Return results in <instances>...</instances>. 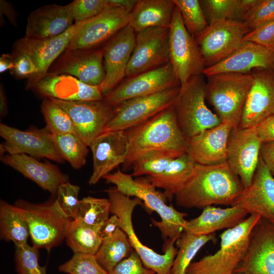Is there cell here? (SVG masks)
I'll list each match as a JSON object with an SVG mask.
<instances>
[{"label": "cell", "instance_id": "6da1fadb", "mask_svg": "<svg viewBox=\"0 0 274 274\" xmlns=\"http://www.w3.org/2000/svg\"><path fill=\"white\" fill-rule=\"evenodd\" d=\"M244 189L239 178L226 162L215 165L196 163L192 175L175 198L178 206L185 208L231 206Z\"/></svg>", "mask_w": 274, "mask_h": 274}, {"label": "cell", "instance_id": "7a4b0ae2", "mask_svg": "<svg viewBox=\"0 0 274 274\" xmlns=\"http://www.w3.org/2000/svg\"><path fill=\"white\" fill-rule=\"evenodd\" d=\"M124 133L128 153L122 166L126 170L137 158L150 151L186 153L187 139L178 125L173 105Z\"/></svg>", "mask_w": 274, "mask_h": 274}, {"label": "cell", "instance_id": "3957f363", "mask_svg": "<svg viewBox=\"0 0 274 274\" xmlns=\"http://www.w3.org/2000/svg\"><path fill=\"white\" fill-rule=\"evenodd\" d=\"M103 179L115 185L117 190L124 194L140 199L149 211L158 214L161 220L152 219L151 221L160 230L164 242H176L184 231L188 222L185 219L187 214L167 205V198L163 192L157 191L147 178L133 179L131 174L118 169L106 175Z\"/></svg>", "mask_w": 274, "mask_h": 274}, {"label": "cell", "instance_id": "277c9868", "mask_svg": "<svg viewBox=\"0 0 274 274\" xmlns=\"http://www.w3.org/2000/svg\"><path fill=\"white\" fill-rule=\"evenodd\" d=\"M261 219L258 215H250L237 225L225 230L220 235L219 250L192 262L186 274L234 273L246 254L252 231Z\"/></svg>", "mask_w": 274, "mask_h": 274}, {"label": "cell", "instance_id": "5b68a950", "mask_svg": "<svg viewBox=\"0 0 274 274\" xmlns=\"http://www.w3.org/2000/svg\"><path fill=\"white\" fill-rule=\"evenodd\" d=\"M106 192L111 202V213L118 217L120 228L126 233L133 250L140 256L144 265L156 274H170L178 251L174 245L176 241L164 242L163 254H158L144 245L135 234L132 222L134 209L138 205L143 206V202L138 198H131L124 194L115 187L107 189Z\"/></svg>", "mask_w": 274, "mask_h": 274}, {"label": "cell", "instance_id": "8992f818", "mask_svg": "<svg viewBox=\"0 0 274 274\" xmlns=\"http://www.w3.org/2000/svg\"><path fill=\"white\" fill-rule=\"evenodd\" d=\"M206 99L221 122L237 127L252 84V73H223L207 77Z\"/></svg>", "mask_w": 274, "mask_h": 274}, {"label": "cell", "instance_id": "52a82bcc", "mask_svg": "<svg viewBox=\"0 0 274 274\" xmlns=\"http://www.w3.org/2000/svg\"><path fill=\"white\" fill-rule=\"evenodd\" d=\"M203 75L194 76L180 85L173 105L178 125L186 139L221 123L206 104V82Z\"/></svg>", "mask_w": 274, "mask_h": 274}, {"label": "cell", "instance_id": "ba28073f", "mask_svg": "<svg viewBox=\"0 0 274 274\" xmlns=\"http://www.w3.org/2000/svg\"><path fill=\"white\" fill-rule=\"evenodd\" d=\"M15 204L24 214L32 246L50 251L65 239L73 219L59 210L55 200L39 204L19 200Z\"/></svg>", "mask_w": 274, "mask_h": 274}, {"label": "cell", "instance_id": "9c48e42d", "mask_svg": "<svg viewBox=\"0 0 274 274\" xmlns=\"http://www.w3.org/2000/svg\"><path fill=\"white\" fill-rule=\"evenodd\" d=\"M169 29L170 62L182 85L203 74L206 66L195 38L186 28L176 6Z\"/></svg>", "mask_w": 274, "mask_h": 274}, {"label": "cell", "instance_id": "30bf717a", "mask_svg": "<svg viewBox=\"0 0 274 274\" xmlns=\"http://www.w3.org/2000/svg\"><path fill=\"white\" fill-rule=\"evenodd\" d=\"M180 89V86L123 101L115 107L104 132L125 131L145 122L172 106Z\"/></svg>", "mask_w": 274, "mask_h": 274}, {"label": "cell", "instance_id": "8fae6325", "mask_svg": "<svg viewBox=\"0 0 274 274\" xmlns=\"http://www.w3.org/2000/svg\"><path fill=\"white\" fill-rule=\"evenodd\" d=\"M250 30L248 25L241 21L220 20L209 23L195 38L206 67L230 56Z\"/></svg>", "mask_w": 274, "mask_h": 274}, {"label": "cell", "instance_id": "7c38bea8", "mask_svg": "<svg viewBox=\"0 0 274 274\" xmlns=\"http://www.w3.org/2000/svg\"><path fill=\"white\" fill-rule=\"evenodd\" d=\"M169 33V27H151L137 32L126 76L130 78L170 62Z\"/></svg>", "mask_w": 274, "mask_h": 274}, {"label": "cell", "instance_id": "4fadbf2b", "mask_svg": "<svg viewBox=\"0 0 274 274\" xmlns=\"http://www.w3.org/2000/svg\"><path fill=\"white\" fill-rule=\"evenodd\" d=\"M180 86L173 66L168 63L129 78L104 95L103 100L116 107L123 101L155 94Z\"/></svg>", "mask_w": 274, "mask_h": 274}, {"label": "cell", "instance_id": "5bb4252c", "mask_svg": "<svg viewBox=\"0 0 274 274\" xmlns=\"http://www.w3.org/2000/svg\"><path fill=\"white\" fill-rule=\"evenodd\" d=\"M262 142L254 127H233L228 139L226 163L244 187L252 183L260 156Z\"/></svg>", "mask_w": 274, "mask_h": 274}, {"label": "cell", "instance_id": "9a60e30c", "mask_svg": "<svg viewBox=\"0 0 274 274\" xmlns=\"http://www.w3.org/2000/svg\"><path fill=\"white\" fill-rule=\"evenodd\" d=\"M70 116L75 133L89 147L92 141L104 132L113 117L115 107L103 99L97 101H69L50 98Z\"/></svg>", "mask_w": 274, "mask_h": 274}, {"label": "cell", "instance_id": "2e32d148", "mask_svg": "<svg viewBox=\"0 0 274 274\" xmlns=\"http://www.w3.org/2000/svg\"><path fill=\"white\" fill-rule=\"evenodd\" d=\"M79 22H75L61 35L50 39H33L24 37L14 44L15 55H24L30 57L37 72L28 79L27 88L34 87L48 73L55 60L66 50L75 34Z\"/></svg>", "mask_w": 274, "mask_h": 274}, {"label": "cell", "instance_id": "e0dca14e", "mask_svg": "<svg viewBox=\"0 0 274 274\" xmlns=\"http://www.w3.org/2000/svg\"><path fill=\"white\" fill-rule=\"evenodd\" d=\"M129 13L113 7L83 22H79L75 34L66 50L91 49L113 37L128 25Z\"/></svg>", "mask_w": 274, "mask_h": 274}, {"label": "cell", "instance_id": "ac0fdd59", "mask_svg": "<svg viewBox=\"0 0 274 274\" xmlns=\"http://www.w3.org/2000/svg\"><path fill=\"white\" fill-rule=\"evenodd\" d=\"M0 135L5 140L1 144V154H24L29 156L46 158L62 163L64 159L57 150L51 134L45 128L31 131H23L1 123Z\"/></svg>", "mask_w": 274, "mask_h": 274}, {"label": "cell", "instance_id": "d6986e66", "mask_svg": "<svg viewBox=\"0 0 274 274\" xmlns=\"http://www.w3.org/2000/svg\"><path fill=\"white\" fill-rule=\"evenodd\" d=\"M243 109L240 128L254 127L274 114V69H257Z\"/></svg>", "mask_w": 274, "mask_h": 274}, {"label": "cell", "instance_id": "ffe728a7", "mask_svg": "<svg viewBox=\"0 0 274 274\" xmlns=\"http://www.w3.org/2000/svg\"><path fill=\"white\" fill-rule=\"evenodd\" d=\"M135 40V31L127 25L112 37L103 50L105 78L99 87L104 95L117 87L126 76Z\"/></svg>", "mask_w": 274, "mask_h": 274}, {"label": "cell", "instance_id": "44dd1931", "mask_svg": "<svg viewBox=\"0 0 274 274\" xmlns=\"http://www.w3.org/2000/svg\"><path fill=\"white\" fill-rule=\"evenodd\" d=\"M274 274V225L261 218L254 228L246 254L234 274Z\"/></svg>", "mask_w": 274, "mask_h": 274}, {"label": "cell", "instance_id": "7402d4cb", "mask_svg": "<svg viewBox=\"0 0 274 274\" xmlns=\"http://www.w3.org/2000/svg\"><path fill=\"white\" fill-rule=\"evenodd\" d=\"M89 147L92 154L93 172L88 183L92 185L124 163L128 153V141L124 131H105Z\"/></svg>", "mask_w": 274, "mask_h": 274}, {"label": "cell", "instance_id": "603a6c76", "mask_svg": "<svg viewBox=\"0 0 274 274\" xmlns=\"http://www.w3.org/2000/svg\"><path fill=\"white\" fill-rule=\"evenodd\" d=\"M232 206L241 207L248 215H258L274 225V177L260 156L251 184L245 188Z\"/></svg>", "mask_w": 274, "mask_h": 274}, {"label": "cell", "instance_id": "cb8c5ba5", "mask_svg": "<svg viewBox=\"0 0 274 274\" xmlns=\"http://www.w3.org/2000/svg\"><path fill=\"white\" fill-rule=\"evenodd\" d=\"M257 69H274V52L256 43L243 41L230 56L220 62L207 67V77L218 74H246Z\"/></svg>", "mask_w": 274, "mask_h": 274}, {"label": "cell", "instance_id": "d4e9b609", "mask_svg": "<svg viewBox=\"0 0 274 274\" xmlns=\"http://www.w3.org/2000/svg\"><path fill=\"white\" fill-rule=\"evenodd\" d=\"M233 127L229 123L221 122L187 139L186 153L197 164L226 162L227 144Z\"/></svg>", "mask_w": 274, "mask_h": 274}, {"label": "cell", "instance_id": "484cf974", "mask_svg": "<svg viewBox=\"0 0 274 274\" xmlns=\"http://www.w3.org/2000/svg\"><path fill=\"white\" fill-rule=\"evenodd\" d=\"M49 98L69 101L101 100L104 98L99 86L86 84L66 74H47L34 87Z\"/></svg>", "mask_w": 274, "mask_h": 274}, {"label": "cell", "instance_id": "4316f807", "mask_svg": "<svg viewBox=\"0 0 274 274\" xmlns=\"http://www.w3.org/2000/svg\"><path fill=\"white\" fill-rule=\"evenodd\" d=\"M53 73L66 74L92 86H100L104 81L103 51L66 50Z\"/></svg>", "mask_w": 274, "mask_h": 274}, {"label": "cell", "instance_id": "83f0119b", "mask_svg": "<svg viewBox=\"0 0 274 274\" xmlns=\"http://www.w3.org/2000/svg\"><path fill=\"white\" fill-rule=\"evenodd\" d=\"M67 5H49L33 11L29 15L25 37L46 39L57 37L74 23Z\"/></svg>", "mask_w": 274, "mask_h": 274}, {"label": "cell", "instance_id": "f1b7e54d", "mask_svg": "<svg viewBox=\"0 0 274 274\" xmlns=\"http://www.w3.org/2000/svg\"><path fill=\"white\" fill-rule=\"evenodd\" d=\"M1 160L53 195L61 184L68 181L67 176L56 166L26 154H8L1 156Z\"/></svg>", "mask_w": 274, "mask_h": 274}, {"label": "cell", "instance_id": "f546056e", "mask_svg": "<svg viewBox=\"0 0 274 274\" xmlns=\"http://www.w3.org/2000/svg\"><path fill=\"white\" fill-rule=\"evenodd\" d=\"M248 215L244 209L238 206L225 208L207 207L198 217L188 221L184 231L200 235L210 234L237 225Z\"/></svg>", "mask_w": 274, "mask_h": 274}, {"label": "cell", "instance_id": "4dcf8cb0", "mask_svg": "<svg viewBox=\"0 0 274 274\" xmlns=\"http://www.w3.org/2000/svg\"><path fill=\"white\" fill-rule=\"evenodd\" d=\"M175 4L173 0H138L129 13L128 25L135 32L155 27H169Z\"/></svg>", "mask_w": 274, "mask_h": 274}, {"label": "cell", "instance_id": "1f68e13d", "mask_svg": "<svg viewBox=\"0 0 274 274\" xmlns=\"http://www.w3.org/2000/svg\"><path fill=\"white\" fill-rule=\"evenodd\" d=\"M195 164L185 153L173 159L159 175L147 178L156 188L162 189L167 199L172 200L192 175Z\"/></svg>", "mask_w": 274, "mask_h": 274}, {"label": "cell", "instance_id": "d6a6232c", "mask_svg": "<svg viewBox=\"0 0 274 274\" xmlns=\"http://www.w3.org/2000/svg\"><path fill=\"white\" fill-rule=\"evenodd\" d=\"M0 235L1 239L12 242L16 247L27 244L30 236L28 223L21 209L2 200Z\"/></svg>", "mask_w": 274, "mask_h": 274}, {"label": "cell", "instance_id": "836d02e7", "mask_svg": "<svg viewBox=\"0 0 274 274\" xmlns=\"http://www.w3.org/2000/svg\"><path fill=\"white\" fill-rule=\"evenodd\" d=\"M103 226L87 224L79 218L72 220L65 240L74 253L95 255L102 241Z\"/></svg>", "mask_w": 274, "mask_h": 274}, {"label": "cell", "instance_id": "e575fe53", "mask_svg": "<svg viewBox=\"0 0 274 274\" xmlns=\"http://www.w3.org/2000/svg\"><path fill=\"white\" fill-rule=\"evenodd\" d=\"M259 0L199 1L209 23L220 20L243 21L248 13Z\"/></svg>", "mask_w": 274, "mask_h": 274}, {"label": "cell", "instance_id": "d590c367", "mask_svg": "<svg viewBox=\"0 0 274 274\" xmlns=\"http://www.w3.org/2000/svg\"><path fill=\"white\" fill-rule=\"evenodd\" d=\"M133 251L126 233L119 228L112 236L102 239L95 256L99 264L110 273Z\"/></svg>", "mask_w": 274, "mask_h": 274}, {"label": "cell", "instance_id": "8d00e7d4", "mask_svg": "<svg viewBox=\"0 0 274 274\" xmlns=\"http://www.w3.org/2000/svg\"><path fill=\"white\" fill-rule=\"evenodd\" d=\"M215 233L200 235L184 231L176 242L178 251L170 274H186L187 268L199 250L215 240Z\"/></svg>", "mask_w": 274, "mask_h": 274}, {"label": "cell", "instance_id": "74e56055", "mask_svg": "<svg viewBox=\"0 0 274 274\" xmlns=\"http://www.w3.org/2000/svg\"><path fill=\"white\" fill-rule=\"evenodd\" d=\"M185 153L168 150H152L145 153L133 162V177H154L161 174L174 158Z\"/></svg>", "mask_w": 274, "mask_h": 274}, {"label": "cell", "instance_id": "f35d334b", "mask_svg": "<svg viewBox=\"0 0 274 274\" xmlns=\"http://www.w3.org/2000/svg\"><path fill=\"white\" fill-rule=\"evenodd\" d=\"M51 139L61 157L73 167L79 169L85 164L88 146L75 132L51 134Z\"/></svg>", "mask_w": 274, "mask_h": 274}, {"label": "cell", "instance_id": "ab89813d", "mask_svg": "<svg viewBox=\"0 0 274 274\" xmlns=\"http://www.w3.org/2000/svg\"><path fill=\"white\" fill-rule=\"evenodd\" d=\"M110 211L109 198L88 196L80 200L77 218L90 225L104 226L110 217Z\"/></svg>", "mask_w": 274, "mask_h": 274}, {"label": "cell", "instance_id": "60d3db41", "mask_svg": "<svg viewBox=\"0 0 274 274\" xmlns=\"http://www.w3.org/2000/svg\"><path fill=\"white\" fill-rule=\"evenodd\" d=\"M173 1L180 11L186 28L193 37L196 38L209 25L199 1Z\"/></svg>", "mask_w": 274, "mask_h": 274}, {"label": "cell", "instance_id": "b9f144b4", "mask_svg": "<svg viewBox=\"0 0 274 274\" xmlns=\"http://www.w3.org/2000/svg\"><path fill=\"white\" fill-rule=\"evenodd\" d=\"M41 108L46 122V128L51 134L75 132L73 123L68 114L52 99H45Z\"/></svg>", "mask_w": 274, "mask_h": 274}, {"label": "cell", "instance_id": "7bdbcfd3", "mask_svg": "<svg viewBox=\"0 0 274 274\" xmlns=\"http://www.w3.org/2000/svg\"><path fill=\"white\" fill-rule=\"evenodd\" d=\"M69 274H109L98 262L95 255L74 253L72 257L58 267Z\"/></svg>", "mask_w": 274, "mask_h": 274}, {"label": "cell", "instance_id": "ee69618b", "mask_svg": "<svg viewBox=\"0 0 274 274\" xmlns=\"http://www.w3.org/2000/svg\"><path fill=\"white\" fill-rule=\"evenodd\" d=\"M15 258L19 274H47L39 262V249L28 244L16 247Z\"/></svg>", "mask_w": 274, "mask_h": 274}, {"label": "cell", "instance_id": "f6af8a7d", "mask_svg": "<svg viewBox=\"0 0 274 274\" xmlns=\"http://www.w3.org/2000/svg\"><path fill=\"white\" fill-rule=\"evenodd\" d=\"M80 187L67 181L58 188L55 202L59 210L66 217L75 219L77 217L80 200Z\"/></svg>", "mask_w": 274, "mask_h": 274}, {"label": "cell", "instance_id": "bcb514c9", "mask_svg": "<svg viewBox=\"0 0 274 274\" xmlns=\"http://www.w3.org/2000/svg\"><path fill=\"white\" fill-rule=\"evenodd\" d=\"M67 6L75 22L85 21L113 8L109 0H75Z\"/></svg>", "mask_w": 274, "mask_h": 274}, {"label": "cell", "instance_id": "7dc6e473", "mask_svg": "<svg viewBox=\"0 0 274 274\" xmlns=\"http://www.w3.org/2000/svg\"><path fill=\"white\" fill-rule=\"evenodd\" d=\"M272 21H274V0H259L243 21L251 30Z\"/></svg>", "mask_w": 274, "mask_h": 274}, {"label": "cell", "instance_id": "c3c4849f", "mask_svg": "<svg viewBox=\"0 0 274 274\" xmlns=\"http://www.w3.org/2000/svg\"><path fill=\"white\" fill-rule=\"evenodd\" d=\"M243 41L256 43L274 52V21L250 30Z\"/></svg>", "mask_w": 274, "mask_h": 274}, {"label": "cell", "instance_id": "681fc988", "mask_svg": "<svg viewBox=\"0 0 274 274\" xmlns=\"http://www.w3.org/2000/svg\"><path fill=\"white\" fill-rule=\"evenodd\" d=\"M109 274H156L146 267L138 254L133 251L117 265Z\"/></svg>", "mask_w": 274, "mask_h": 274}, {"label": "cell", "instance_id": "f907efd6", "mask_svg": "<svg viewBox=\"0 0 274 274\" xmlns=\"http://www.w3.org/2000/svg\"><path fill=\"white\" fill-rule=\"evenodd\" d=\"M17 76L30 78L37 72V67L31 59L24 55H16L14 66L12 70Z\"/></svg>", "mask_w": 274, "mask_h": 274}, {"label": "cell", "instance_id": "816d5d0a", "mask_svg": "<svg viewBox=\"0 0 274 274\" xmlns=\"http://www.w3.org/2000/svg\"><path fill=\"white\" fill-rule=\"evenodd\" d=\"M254 127L262 143L274 142V114L264 119Z\"/></svg>", "mask_w": 274, "mask_h": 274}, {"label": "cell", "instance_id": "f5cc1de1", "mask_svg": "<svg viewBox=\"0 0 274 274\" xmlns=\"http://www.w3.org/2000/svg\"><path fill=\"white\" fill-rule=\"evenodd\" d=\"M260 157L265 165L274 177V142L262 143Z\"/></svg>", "mask_w": 274, "mask_h": 274}, {"label": "cell", "instance_id": "db71d44e", "mask_svg": "<svg viewBox=\"0 0 274 274\" xmlns=\"http://www.w3.org/2000/svg\"><path fill=\"white\" fill-rule=\"evenodd\" d=\"M119 223V219L116 215L113 214L110 217L104 224L101 230L102 239L112 236L120 228Z\"/></svg>", "mask_w": 274, "mask_h": 274}, {"label": "cell", "instance_id": "11a10c76", "mask_svg": "<svg viewBox=\"0 0 274 274\" xmlns=\"http://www.w3.org/2000/svg\"><path fill=\"white\" fill-rule=\"evenodd\" d=\"M1 14H5L9 21L13 25L16 23V14L13 7L9 2L1 0L0 1Z\"/></svg>", "mask_w": 274, "mask_h": 274}, {"label": "cell", "instance_id": "9f6ffc18", "mask_svg": "<svg viewBox=\"0 0 274 274\" xmlns=\"http://www.w3.org/2000/svg\"><path fill=\"white\" fill-rule=\"evenodd\" d=\"M113 7L121 8L130 13L134 8L138 0H109Z\"/></svg>", "mask_w": 274, "mask_h": 274}, {"label": "cell", "instance_id": "6f0895ef", "mask_svg": "<svg viewBox=\"0 0 274 274\" xmlns=\"http://www.w3.org/2000/svg\"><path fill=\"white\" fill-rule=\"evenodd\" d=\"M14 66V59L9 54H2L0 58V72L12 70Z\"/></svg>", "mask_w": 274, "mask_h": 274}, {"label": "cell", "instance_id": "680465c9", "mask_svg": "<svg viewBox=\"0 0 274 274\" xmlns=\"http://www.w3.org/2000/svg\"><path fill=\"white\" fill-rule=\"evenodd\" d=\"M8 112L7 98L2 84L0 88V114L1 117L5 116Z\"/></svg>", "mask_w": 274, "mask_h": 274}, {"label": "cell", "instance_id": "91938a15", "mask_svg": "<svg viewBox=\"0 0 274 274\" xmlns=\"http://www.w3.org/2000/svg\"><path fill=\"white\" fill-rule=\"evenodd\" d=\"M243 274H250V273H243Z\"/></svg>", "mask_w": 274, "mask_h": 274}, {"label": "cell", "instance_id": "94428289", "mask_svg": "<svg viewBox=\"0 0 274 274\" xmlns=\"http://www.w3.org/2000/svg\"><path fill=\"white\" fill-rule=\"evenodd\" d=\"M231 274H234V273H231Z\"/></svg>", "mask_w": 274, "mask_h": 274}]
</instances>
